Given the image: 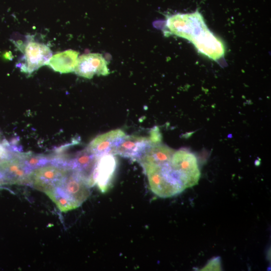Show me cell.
Instances as JSON below:
<instances>
[{"instance_id":"9","label":"cell","mask_w":271,"mask_h":271,"mask_svg":"<svg viewBox=\"0 0 271 271\" xmlns=\"http://www.w3.org/2000/svg\"><path fill=\"white\" fill-rule=\"evenodd\" d=\"M74 71L79 76L91 79L94 74L107 75L109 74L107 62L102 55L89 53L79 56Z\"/></svg>"},{"instance_id":"5","label":"cell","mask_w":271,"mask_h":271,"mask_svg":"<svg viewBox=\"0 0 271 271\" xmlns=\"http://www.w3.org/2000/svg\"><path fill=\"white\" fill-rule=\"evenodd\" d=\"M171 165L186 189L198 183L201 174L193 153L185 149L175 151Z\"/></svg>"},{"instance_id":"4","label":"cell","mask_w":271,"mask_h":271,"mask_svg":"<svg viewBox=\"0 0 271 271\" xmlns=\"http://www.w3.org/2000/svg\"><path fill=\"white\" fill-rule=\"evenodd\" d=\"M69 170L53 164L35 169L29 174L28 185L47 195L61 184Z\"/></svg>"},{"instance_id":"10","label":"cell","mask_w":271,"mask_h":271,"mask_svg":"<svg viewBox=\"0 0 271 271\" xmlns=\"http://www.w3.org/2000/svg\"><path fill=\"white\" fill-rule=\"evenodd\" d=\"M0 171L6 176L10 184L28 185V176L31 171L25 165L19 152H15L0 165Z\"/></svg>"},{"instance_id":"15","label":"cell","mask_w":271,"mask_h":271,"mask_svg":"<svg viewBox=\"0 0 271 271\" xmlns=\"http://www.w3.org/2000/svg\"><path fill=\"white\" fill-rule=\"evenodd\" d=\"M149 137L153 145L161 142L162 136L159 128L157 126L151 129Z\"/></svg>"},{"instance_id":"8","label":"cell","mask_w":271,"mask_h":271,"mask_svg":"<svg viewBox=\"0 0 271 271\" xmlns=\"http://www.w3.org/2000/svg\"><path fill=\"white\" fill-rule=\"evenodd\" d=\"M152 145L149 137L125 135L113 149L111 154L137 161Z\"/></svg>"},{"instance_id":"2","label":"cell","mask_w":271,"mask_h":271,"mask_svg":"<svg viewBox=\"0 0 271 271\" xmlns=\"http://www.w3.org/2000/svg\"><path fill=\"white\" fill-rule=\"evenodd\" d=\"M147 174L152 191L161 198L173 197L186 188L171 165V161L161 165L142 167Z\"/></svg>"},{"instance_id":"14","label":"cell","mask_w":271,"mask_h":271,"mask_svg":"<svg viewBox=\"0 0 271 271\" xmlns=\"http://www.w3.org/2000/svg\"><path fill=\"white\" fill-rule=\"evenodd\" d=\"M19 156L26 167L31 171L51 163V156L36 154L30 152H19Z\"/></svg>"},{"instance_id":"1","label":"cell","mask_w":271,"mask_h":271,"mask_svg":"<svg viewBox=\"0 0 271 271\" xmlns=\"http://www.w3.org/2000/svg\"><path fill=\"white\" fill-rule=\"evenodd\" d=\"M192 14H178L168 19L167 27L174 34L185 38L196 46L199 51L214 59L209 48V43L212 45H222L220 41L207 28L202 21L199 26H195Z\"/></svg>"},{"instance_id":"11","label":"cell","mask_w":271,"mask_h":271,"mask_svg":"<svg viewBox=\"0 0 271 271\" xmlns=\"http://www.w3.org/2000/svg\"><path fill=\"white\" fill-rule=\"evenodd\" d=\"M117 166L114 155L106 154L99 158L96 167L94 181L102 192L109 188Z\"/></svg>"},{"instance_id":"7","label":"cell","mask_w":271,"mask_h":271,"mask_svg":"<svg viewBox=\"0 0 271 271\" xmlns=\"http://www.w3.org/2000/svg\"><path fill=\"white\" fill-rule=\"evenodd\" d=\"M89 188L78 173L69 169L61 184L56 188L79 206L89 196Z\"/></svg>"},{"instance_id":"13","label":"cell","mask_w":271,"mask_h":271,"mask_svg":"<svg viewBox=\"0 0 271 271\" xmlns=\"http://www.w3.org/2000/svg\"><path fill=\"white\" fill-rule=\"evenodd\" d=\"M78 52L68 50L52 56L47 65L54 71L62 73L74 71Z\"/></svg>"},{"instance_id":"12","label":"cell","mask_w":271,"mask_h":271,"mask_svg":"<svg viewBox=\"0 0 271 271\" xmlns=\"http://www.w3.org/2000/svg\"><path fill=\"white\" fill-rule=\"evenodd\" d=\"M125 135L124 132L120 129L112 130L95 137L87 148L98 158L111 154L113 149Z\"/></svg>"},{"instance_id":"6","label":"cell","mask_w":271,"mask_h":271,"mask_svg":"<svg viewBox=\"0 0 271 271\" xmlns=\"http://www.w3.org/2000/svg\"><path fill=\"white\" fill-rule=\"evenodd\" d=\"M64 159V168L78 173L90 187L95 185V172L99 158L87 147L71 157L66 155Z\"/></svg>"},{"instance_id":"3","label":"cell","mask_w":271,"mask_h":271,"mask_svg":"<svg viewBox=\"0 0 271 271\" xmlns=\"http://www.w3.org/2000/svg\"><path fill=\"white\" fill-rule=\"evenodd\" d=\"M16 45L23 54L18 66L22 72L29 74L47 65L52 56L50 48L35 41L32 36H28L24 42L18 41Z\"/></svg>"}]
</instances>
